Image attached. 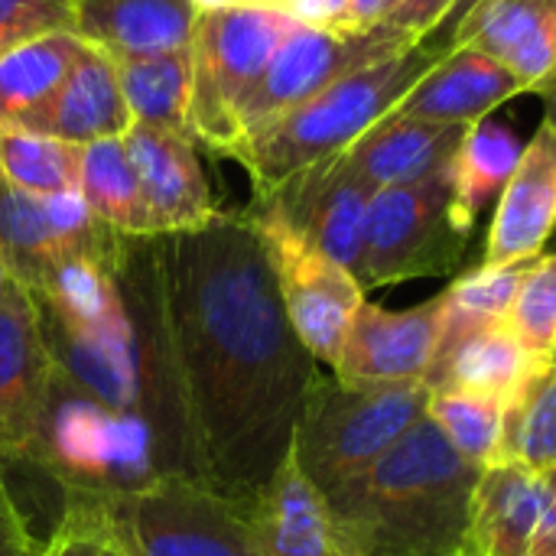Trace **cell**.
Listing matches in <instances>:
<instances>
[{"mask_svg":"<svg viewBox=\"0 0 556 556\" xmlns=\"http://www.w3.org/2000/svg\"><path fill=\"white\" fill-rule=\"evenodd\" d=\"M476 3H479V0H459V7H456V13L450 16V23H446V26H443V29H440L437 36H430V42H433V46H440V49L446 52V39H450V33H453V29L459 26V20H463V16H466V13H469V10H472Z\"/></svg>","mask_w":556,"mask_h":556,"instance_id":"41","label":"cell"},{"mask_svg":"<svg viewBox=\"0 0 556 556\" xmlns=\"http://www.w3.org/2000/svg\"><path fill=\"white\" fill-rule=\"evenodd\" d=\"M531 556H556V492H554V485H551V498H547V508H544V518H541V528H538V538H534Z\"/></svg>","mask_w":556,"mask_h":556,"instance_id":"39","label":"cell"},{"mask_svg":"<svg viewBox=\"0 0 556 556\" xmlns=\"http://www.w3.org/2000/svg\"><path fill=\"white\" fill-rule=\"evenodd\" d=\"M505 463L541 476L556 469V362L534 378L521 404L508 410Z\"/></svg>","mask_w":556,"mask_h":556,"instance_id":"31","label":"cell"},{"mask_svg":"<svg viewBox=\"0 0 556 556\" xmlns=\"http://www.w3.org/2000/svg\"><path fill=\"white\" fill-rule=\"evenodd\" d=\"M508 323L544 365L556 362V254L528 264Z\"/></svg>","mask_w":556,"mask_h":556,"instance_id":"32","label":"cell"},{"mask_svg":"<svg viewBox=\"0 0 556 556\" xmlns=\"http://www.w3.org/2000/svg\"><path fill=\"white\" fill-rule=\"evenodd\" d=\"M261 3H270V7H280V10H287V7H290V0H261Z\"/></svg>","mask_w":556,"mask_h":556,"instance_id":"44","label":"cell"},{"mask_svg":"<svg viewBox=\"0 0 556 556\" xmlns=\"http://www.w3.org/2000/svg\"><path fill=\"white\" fill-rule=\"evenodd\" d=\"M85 39L72 29L36 36L0 55V127L16 130L29 114H36L65 81Z\"/></svg>","mask_w":556,"mask_h":556,"instance_id":"24","label":"cell"},{"mask_svg":"<svg viewBox=\"0 0 556 556\" xmlns=\"http://www.w3.org/2000/svg\"><path fill=\"white\" fill-rule=\"evenodd\" d=\"M199 7V13L205 10H218V7H238V3H261V0H192Z\"/></svg>","mask_w":556,"mask_h":556,"instance_id":"42","label":"cell"},{"mask_svg":"<svg viewBox=\"0 0 556 556\" xmlns=\"http://www.w3.org/2000/svg\"><path fill=\"white\" fill-rule=\"evenodd\" d=\"M443 349V300L410 309L362 303L332 375L345 384H427Z\"/></svg>","mask_w":556,"mask_h":556,"instance_id":"11","label":"cell"},{"mask_svg":"<svg viewBox=\"0 0 556 556\" xmlns=\"http://www.w3.org/2000/svg\"><path fill=\"white\" fill-rule=\"evenodd\" d=\"M300 20L270 3H238L199 13L192 36L189 137L218 156L241 140V108Z\"/></svg>","mask_w":556,"mask_h":556,"instance_id":"5","label":"cell"},{"mask_svg":"<svg viewBox=\"0 0 556 556\" xmlns=\"http://www.w3.org/2000/svg\"><path fill=\"white\" fill-rule=\"evenodd\" d=\"M427 417L446 437V443L476 469L505 463L508 407L466 391H430Z\"/></svg>","mask_w":556,"mask_h":556,"instance_id":"28","label":"cell"},{"mask_svg":"<svg viewBox=\"0 0 556 556\" xmlns=\"http://www.w3.org/2000/svg\"><path fill=\"white\" fill-rule=\"evenodd\" d=\"M417 42L420 39L397 29H323L296 23L241 108V140L309 101L342 75Z\"/></svg>","mask_w":556,"mask_h":556,"instance_id":"9","label":"cell"},{"mask_svg":"<svg viewBox=\"0 0 556 556\" xmlns=\"http://www.w3.org/2000/svg\"><path fill=\"white\" fill-rule=\"evenodd\" d=\"M130 127L134 117L124 101L114 62L101 49L85 46V52L78 55L59 91L36 114H29L16 130L85 147L94 140L124 137Z\"/></svg>","mask_w":556,"mask_h":556,"instance_id":"17","label":"cell"},{"mask_svg":"<svg viewBox=\"0 0 556 556\" xmlns=\"http://www.w3.org/2000/svg\"><path fill=\"white\" fill-rule=\"evenodd\" d=\"M518 137L495 124V121H476L466 127L459 150L450 163V186H453V222L456 228L472 238L479 215L498 202L502 189L508 186L518 160H521Z\"/></svg>","mask_w":556,"mask_h":556,"instance_id":"23","label":"cell"},{"mask_svg":"<svg viewBox=\"0 0 556 556\" xmlns=\"http://www.w3.org/2000/svg\"><path fill=\"white\" fill-rule=\"evenodd\" d=\"M0 257L13 280L29 293L42 287L49 270L68 257L49 215L42 195H29L0 176Z\"/></svg>","mask_w":556,"mask_h":556,"instance_id":"27","label":"cell"},{"mask_svg":"<svg viewBox=\"0 0 556 556\" xmlns=\"http://www.w3.org/2000/svg\"><path fill=\"white\" fill-rule=\"evenodd\" d=\"M287 13L306 26L352 29V0H290Z\"/></svg>","mask_w":556,"mask_h":556,"instance_id":"37","label":"cell"},{"mask_svg":"<svg viewBox=\"0 0 556 556\" xmlns=\"http://www.w3.org/2000/svg\"><path fill=\"white\" fill-rule=\"evenodd\" d=\"M98 498V495H94ZM98 511H101V502H98ZM101 556H137L114 531H111V525L104 521V515H101Z\"/></svg>","mask_w":556,"mask_h":556,"instance_id":"40","label":"cell"},{"mask_svg":"<svg viewBox=\"0 0 556 556\" xmlns=\"http://www.w3.org/2000/svg\"><path fill=\"white\" fill-rule=\"evenodd\" d=\"M375 189L342 166V160L319 163L287 179L270 195L251 202L257 212H270L316 244L326 257L355 274L365 241V218Z\"/></svg>","mask_w":556,"mask_h":556,"instance_id":"12","label":"cell"},{"mask_svg":"<svg viewBox=\"0 0 556 556\" xmlns=\"http://www.w3.org/2000/svg\"><path fill=\"white\" fill-rule=\"evenodd\" d=\"M114 68L134 124L189 137V101H192V72H195L192 46L160 55H143V59H117Z\"/></svg>","mask_w":556,"mask_h":556,"instance_id":"25","label":"cell"},{"mask_svg":"<svg viewBox=\"0 0 556 556\" xmlns=\"http://www.w3.org/2000/svg\"><path fill=\"white\" fill-rule=\"evenodd\" d=\"M476 49L505 65L525 91L556 85V0H479L446 39V52Z\"/></svg>","mask_w":556,"mask_h":556,"instance_id":"13","label":"cell"},{"mask_svg":"<svg viewBox=\"0 0 556 556\" xmlns=\"http://www.w3.org/2000/svg\"><path fill=\"white\" fill-rule=\"evenodd\" d=\"M397 0H352V29H391Z\"/></svg>","mask_w":556,"mask_h":556,"instance_id":"38","label":"cell"},{"mask_svg":"<svg viewBox=\"0 0 556 556\" xmlns=\"http://www.w3.org/2000/svg\"><path fill=\"white\" fill-rule=\"evenodd\" d=\"M124 267L160 329L192 479L235 508L251 505L290 456L319 378L254 218L218 212L189 231L130 238Z\"/></svg>","mask_w":556,"mask_h":556,"instance_id":"1","label":"cell"},{"mask_svg":"<svg viewBox=\"0 0 556 556\" xmlns=\"http://www.w3.org/2000/svg\"><path fill=\"white\" fill-rule=\"evenodd\" d=\"M39 556H101V511L94 495L65 492V511Z\"/></svg>","mask_w":556,"mask_h":556,"instance_id":"34","label":"cell"},{"mask_svg":"<svg viewBox=\"0 0 556 556\" xmlns=\"http://www.w3.org/2000/svg\"><path fill=\"white\" fill-rule=\"evenodd\" d=\"M130 163L140 179L150 235H173L205 225L218 215L195 143L182 134L134 124L124 134Z\"/></svg>","mask_w":556,"mask_h":556,"instance_id":"15","label":"cell"},{"mask_svg":"<svg viewBox=\"0 0 556 556\" xmlns=\"http://www.w3.org/2000/svg\"><path fill=\"white\" fill-rule=\"evenodd\" d=\"M544 368L547 365L525 345V339L505 319L446 339L427 378V388L482 394L515 410Z\"/></svg>","mask_w":556,"mask_h":556,"instance_id":"16","label":"cell"},{"mask_svg":"<svg viewBox=\"0 0 556 556\" xmlns=\"http://www.w3.org/2000/svg\"><path fill=\"white\" fill-rule=\"evenodd\" d=\"M469 238L453 222L450 169L410 186L378 189L368 202L355 280L378 290L417 277L453 274Z\"/></svg>","mask_w":556,"mask_h":556,"instance_id":"7","label":"cell"},{"mask_svg":"<svg viewBox=\"0 0 556 556\" xmlns=\"http://www.w3.org/2000/svg\"><path fill=\"white\" fill-rule=\"evenodd\" d=\"M544 476H547V482L554 485V492H556V469H551V472H544Z\"/></svg>","mask_w":556,"mask_h":556,"instance_id":"45","label":"cell"},{"mask_svg":"<svg viewBox=\"0 0 556 556\" xmlns=\"http://www.w3.org/2000/svg\"><path fill=\"white\" fill-rule=\"evenodd\" d=\"M556 231V117H544L534 140L495 202L482 264H528L544 254Z\"/></svg>","mask_w":556,"mask_h":556,"instance_id":"14","label":"cell"},{"mask_svg":"<svg viewBox=\"0 0 556 556\" xmlns=\"http://www.w3.org/2000/svg\"><path fill=\"white\" fill-rule=\"evenodd\" d=\"M78 192L88 208L124 238H153L140 192L137 169L130 163L124 137L94 140L81 147Z\"/></svg>","mask_w":556,"mask_h":556,"instance_id":"26","label":"cell"},{"mask_svg":"<svg viewBox=\"0 0 556 556\" xmlns=\"http://www.w3.org/2000/svg\"><path fill=\"white\" fill-rule=\"evenodd\" d=\"M244 212L254 218L267 244L290 326L296 329L309 355L319 365L332 368L352 329V319L365 303L362 283L355 280L352 270L326 257L316 244H309L300 231H293L277 215L257 208H244Z\"/></svg>","mask_w":556,"mask_h":556,"instance_id":"8","label":"cell"},{"mask_svg":"<svg viewBox=\"0 0 556 556\" xmlns=\"http://www.w3.org/2000/svg\"><path fill=\"white\" fill-rule=\"evenodd\" d=\"M42 544L33 538L26 515L20 511L3 472H0V556H39Z\"/></svg>","mask_w":556,"mask_h":556,"instance_id":"36","label":"cell"},{"mask_svg":"<svg viewBox=\"0 0 556 556\" xmlns=\"http://www.w3.org/2000/svg\"><path fill=\"white\" fill-rule=\"evenodd\" d=\"M192 0H78L72 33L108 59H143L192 46Z\"/></svg>","mask_w":556,"mask_h":556,"instance_id":"21","label":"cell"},{"mask_svg":"<svg viewBox=\"0 0 556 556\" xmlns=\"http://www.w3.org/2000/svg\"><path fill=\"white\" fill-rule=\"evenodd\" d=\"M518 94H525V85L505 65L476 49H453L401 98L391 114L469 127Z\"/></svg>","mask_w":556,"mask_h":556,"instance_id":"19","label":"cell"},{"mask_svg":"<svg viewBox=\"0 0 556 556\" xmlns=\"http://www.w3.org/2000/svg\"><path fill=\"white\" fill-rule=\"evenodd\" d=\"M78 0H0V55L46 33L75 26Z\"/></svg>","mask_w":556,"mask_h":556,"instance_id":"33","label":"cell"},{"mask_svg":"<svg viewBox=\"0 0 556 556\" xmlns=\"http://www.w3.org/2000/svg\"><path fill=\"white\" fill-rule=\"evenodd\" d=\"M55 358L46 342L42 313L23 283L0 293V466L33 463Z\"/></svg>","mask_w":556,"mask_h":556,"instance_id":"10","label":"cell"},{"mask_svg":"<svg viewBox=\"0 0 556 556\" xmlns=\"http://www.w3.org/2000/svg\"><path fill=\"white\" fill-rule=\"evenodd\" d=\"M463 134L466 127L459 124H433L388 114L365 137H358L339 160L375 192L391 186H410L446 173L459 150Z\"/></svg>","mask_w":556,"mask_h":556,"instance_id":"18","label":"cell"},{"mask_svg":"<svg viewBox=\"0 0 556 556\" xmlns=\"http://www.w3.org/2000/svg\"><path fill=\"white\" fill-rule=\"evenodd\" d=\"M528 264H502V267L479 264L476 270L456 277L450 283V290L440 293V300H443V342L459 336V332L479 329V326L505 323L511 306H515V296H518V287L525 280Z\"/></svg>","mask_w":556,"mask_h":556,"instance_id":"30","label":"cell"},{"mask_svg":"<svg viewBox=\"0 0 556 556\" xmlns=\"http://www.w3.org/2000/svg\"><path fill=\"white\" fill-rule=\"evenodd\" d=\"M479 472L424 417L326 505L349 556H472L469 521Z\"/></svg>","mask_w":556,"mask_h":556,"instance_id":"2","label":"cell"},{"mask_svg":"<svg viewBox=\"0 0 556 556\" xmlns=\"http://www.w3.org/2000/svg\"><path fill=\"white\" fill-rule=\"evenodd\" d=\"M427 384H345L319 375L293 430V459L309 485L329 498L384 453H391L424 417Z\"/></svg>","mask_w":556,"mask_h":556,"instance_id":"4","label":"cell"},{"mask_svg":"<svg viewBox=\"0 0 556 556\" xmlns=\"http://www.w3.org/2000/svg\"><path fill=\"white\" fill-rule=\"evenodd\" d=\"M10 283H13V274H10V267L3 264V257H0V293H3Z\"/></svg>","mask_w":556,"mask_h":556,"instance_id":"43","label":"cell"},{"mask_svg":"<svg viewBox=\"0 0 556 556\" xmlns=\"http://www.w3.org/2000/svg\"><path fill=\"white\" fill-rule=\"evenodd\" d=\"M551 482L518 463H498L479 472L472 492L469 554L472 556H531Z\"/></svg>","mask_w":556,"mask_h":556,"instance_id":"22","label":"cell"},{"mask_svg":"<svg viewBox=\"0 0 556 556\" xmlns=\"http://www.w3.org/2000/svg\"><path fill=\"white\" fill-rule=\"evenodd\" d=\"M78 163L81 147L75 143L0 127V176L29 195L78 189Z\"/></svg>","mask_w":556,"mask_h":556,"instance_id":"29","label":"cell"},{"mask_svg":"<svg viewBox=\"0 0 556 556\" xmlns=\"http://www.w3.org/2000/svg\"><path fill=\"white\" fill-rule=\"evenodd\" d=\"M111 531L137 556H267L244 515L189 476L98 498Z\"/></svg>","mask_w":556,"mask_h":556,"instance_id":"6","label":"cell"},{"mask_svg":"<svg viewBox=\"0 0 556 556\" xmlns=\"http://www.w3.org/2000/svg\"><path fill=\"white\" fill-rule=\"evenodd\" d=\"M456 7H459V0H397V10L391 16V29L407 33V36L424 42L450 23Z\"/></svg>","mask_w":556,"mask_h":556,"instance_id":"35","label":"cell"},{"mask_svg":"<svg viewBox=\"0 0 556 556\" xmlns=\"http://www.w3.org/2000/svg\"><path fill=\"white\" fill-rule=\"evenodd\" d=\"M238 511L267 556H349L326 498L300 472L293 453L270 485Z\"/></svg>","mask_w":556,"mask_h":556,"instance_id":"20","label":"cell"},{"mask_svg":"<svg viewBox=\"0 0 556 556\" xmlns=\"http://www.w3.org/2000/svg\"><path fill=\"white\" fill-rule=\"evenodd\" d=\"M443 55L440 46L424 39L368 62L248 134L228 156L248 169L254 199L270 195L287 179L342 156L358 137L384 121Z\"/></svg>","mask_w":556,"mask_h":556,"instance_id":"3","label":"cell"}]
</instances>
